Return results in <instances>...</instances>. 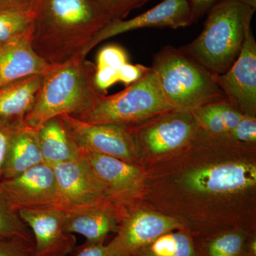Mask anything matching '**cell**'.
<instances>
[{"label":"cell","instance_id":"1","mask_svg":"<svg viewBox=\"0 0 256 256\" xmlns=\"http://www.w3.org/2000/svg\"><path fill=\"white\" fill-rule=\"evenodd\" d=\"M30 42L48 65L86 58L84 50L112 22L99 0H34Z\"/></svg>","mask_w":256,"mask_h":256},{"label":"cell","instance_id":"28","mask_svg":"<svg viewBox=\"0 0 256 256\" xmlns=\"http://www.w3.org/2000/svg\"><path fill=\"white\" fill-rule=\"evenodd\" d=\"M108 12L114 21L124 20L128 15L138 8H142L150 0H99Z\"/></svg>","mask_w":256,"mask_h":256},{"label":"cell","instance_id":"5","mask_svg":"<svg viewBox=\"0 0 256 256\" xmlns=\"http://www.w3.org/2000/svg\"><path fill=\"white\" fill-rule=\"evenodd\" d=\"M176 110L160 87L154 69L122 92L101 96L86 109L74 114L92 124H114L132 127L160 114Z\"/></svg>","mask_w":256,"mask_h":256},{"label":"cell","instance_id":"34","mask_svg":"<svg viewBox=\"0 0 256 256\" xmlns=\"http://www.w3.org/2000/svg\"><path fill=\"white\" fill-rule=\"evenodd\" d=\"M34 0H0V12H30Z\"/></svg>","mask_w":256,"mask_h":256},{"label":"cell","instance_id":"10","mask_svg":"<svg viewBox=\"0 0 256 256\" xmlns=\"http://www.w3.org/2000/svg\"><path fill=\"white\" fill-rule=\"evenodd\" d=\"M226 100L245 116L255 117L256 110V41L248 32L242 50L225 72L214 75Z\"/></svg>","mask_w":256,"mask_h":256},{"label":"cell","instance_id":"15","mask_svg":"<svg viewBox=\"0 0 256 256\" xmlns=\"http://www.w3.org/2000/svg\"><path fill=\"white\" fill-rule=\"evenodd\" d=\"M182 227L178 220L154 212L138 210L120 218L112 240L121 256H131L168 232Z\"/></svg>","mask_w":256,"mask_h":256},{"label":"cell","instance_id":"30","mask_svg":"<svg viewBox=\"0 0 256 256\" xmlns=\"http://www.w3.org/2000/svg\"><path fill=\"white\" fill-rule=\"evenodd\" d=\"M34 244L22 238H0V256H33Z\"/></svg>","mask_w":256,"mask_h":256},{"label":"cell","instance_id":"31","mask_svg":"<svg viewBox=\"0 0 256 256\" xmlns=\"http://www.w3.org/2000/svg\"><path fill=\"white\" fill-rule=\"evenodd\" d=\"M72 254V256H121L112 240L108 245L86 242L82 245L76 247Z\"/></svg>","mask_w":256,"mask_h":256},{"label":"cell","instance_id":"29","mask_svg":"<svg viewBox=\"0 0 256 256\" xmlns=\"http://www.w3.org/2000/svg\"><path fill=\"white\" fill-rule=\"evenodd\" d=\"M226 136L236 142L254 144L256 142V118L244 114L238 124Z\"/></svg>","mask_w":256,"mask_h":256},{"label":"cell","instance_id":"7","mask_svg":"<svg viewBox=\"0 0 256 256\" xmlns=\"http://www.w3.org/2000/svg\"><path fill=\"white\" fill-rule=\"evenodd\" d=\"M60 118L80 149L131 163L137 158V144L129 127L88 124L70 114H62Z\"/></svg>","mask_w":256,"mask_h":256},{"label":"cell","instance_id":"25","mask_svg":"<svg viewBox=\"0 0 256 256\" xmlns=\"http://www.w3.org/2000/svg\"><path fill=\"white\" fill-rule=\"evenodd\" d=\"M242 230H230L218 234L203 245L202 255L198 256H242L246 242Z\"/></svg>","mask_w":256,"mask_h":256},{"label":"cell","instance_id":"21","mask_svg":"<svg viewBox=\"0 0 256 256\" xmlns=\"http://www.w3.org/2000/svg\"><path fill=\"white\" fill-rule=\"evenodd\" d=\"M191 114L198 127L212 136H227L244 116L227 100L200 106Z\"/></svg>","mask_w":256,"mask_h":256},{"label":"cell","instance_id":"11","mask_svg":"<svg viewBox=\"0 0 256 256\" xmlns=\"http://www.w3.org/2000/svg\"><path fill=\"white\" fill-rule=\"evenodd\" d=\"M194 24L188 0H163L146 12L128 20H116L108 24L89 43L84 56L108 38L146 28H184Z\"/></svg>","mask_w":256,"mask_h":256},{"label":"cell","instance_id":"26","mask_svg":"<svg viewBox=\"0 0 256 256\" xmlns=\"http://www.w3.org/2000/svg\"><path fill=\"white\" fill-rule=\"evenodd\" d=\"M32 12H0V44L31 32Z\"/></svg>","mask_w":256,"mask_h":256},{"label":"cell","instance_id":"8","mask_svg":"<svg viewBox=\"0 0 256 256\" xmlns=\"http://www.w3.org/2000/svg\"><path fill=\"white\" fill-rule=\"evenodd\" d=\"M143 127H129L137 146L141 144L154 156L168 154L192 142L198 124L190 112L172 110L153 118Z\"/></svg>","mask_w":256,"mask_h":256},{"label":"cell","instance_id":"18","mask_svg":"<svg viewBox=\"0 0 256 256\" xmlns=\"http://www.w3.org/2000/svg\"><path fill=\"white\" fill-rule=\"evenodd\" d=\"M38 136L44 163L52 168L82 156V150L60 116L42 124L38 128Z\"/></svg>","mask_w":256,"mask_h":256},{"label":"cell","instance_id":"33","mask_svg":"<svg viewBox=\"0 0 256 256\" xmlns=\"http://www.w3.org/2000/svg\"><path fill=\"white\" fill-rule=\"evenodd\" d=\"M222 0H188L194 23H196Z\"/></svg>","mask_w":256,"mask_h":256},{"label":"cell","instance_id":"6","mask_svg":"<svg viewBox=\"0 0 256 256\" xmlns=\"http://www.w3.org/2000/svg\"><path fill=\"white\" fill-rule=\"evenodd\" d=\"M54 170L56 184L55 206L67 214L112 204L105 185L82 154L78 159L56 165Z\"/></svg>","mask_w":256,"mask_h":256},{"label":"cell","instance_id":"24","mask_svg":"<svg viewBox=\"0 0 256 256\" xmlns=\"http://www.w3.org/2000/svg\"><path fill=\"white\" fill-rule=\"evenodd\" d=\"M0 238H22L34 244L33 234L0 188Z\"/></svg>","mask_w":256,"mask_h":256},{"label":"cell","instance_id":"3","mask_svg":"<svg viewBox=\"0 0 256 256\" xmlns=\"http://www.w3.org/2000/svg\"><path fill=\"white\" fill-rule=\"evenodd\" d=\"M95 74L96 64L86 58L50 66L43 75L34 104L24 122L38 128L54 118L74 116L86 109L106 94L98 88Z\"/></svg>","mask_w":256,"mask_h":256},{"label":"cell","instance_id":"36","mask_svg":"<svg viewBox=\"0 0 256 256\" xmlns=\"http://www.w3.org/2000/svg\"><path fill=\"white\" fill-rule=\"evenodd\" d=\"M242 1L256 9V0H242Z\"/></svg>","mask_w":256,"mask_h":256},{"label":"cell","instance_id":"17","mask_svg":"<svg viewBox=\"0 0 256 256\" xmlns=\"http://www.w3.org/2000/svg\"><path fill=\"white\" fill-rule=\"evenodd\" d=\"M120 222L116 206L109 204L77 214H66L65 229L69 233L82 235L88 244H104L109 234L118 233Z\"/></svg>","mask_w":256,"mask_h":256},{"label":"cell","instance_id":"13","mask_svg":"<svg viewBox=\"0 0 256 256\" xmlns=\"http://www.w3.org/2000/svg\"><path fill=\"white\" fill-rule=\"evenodd\" d=\"M0 188L16 210L55 206L54 168L42 163L18 176L0 182Z\"/></svg>","mask_w":256,"mask_h":256},{"label":"cell","instance_id":"4","mask_svg":"<svg viewBox=\"0 0 256 256\" xmlns=\"http://www.w3.org/2000/svg\"><path fill=\"white\" fill-rule=\"evenodd\" d=\"M151 67L165 98L176 110L191 112L200 106L226 100L214 74L181 48L163 47L153 57Z\"/></svg>","mask_w":256,"mask_h":256},{"label":"cell","instance_id":"9","mask_svg":"<svg viewBox=\"0 0 256 256\" xmlns=\"http://www.w3.org/2000/svg\"><path fill=\"white\" fill-rule=\"evenodd\" d=\"M22 220L34 239L33 256H67L76 247V238L65 229L66 213L55 206L21 208Z\"/></svg>","mask_w":256,"mask_h":256},{"label":"cell","instance_id":"2","mask_svg":"<svg viewBox=\"0 0 256 256\" xmlns=\"http://www.w3.org/2000/svg\"><path fill=\"white\" fill-rule=\"evenodd\" d=\"M256 10L242 0H222L208 12L201 34L182 50L210 73H225L238 58Z\"/></svg>","mask_w":256,"mask_h":256},{"label":"cell","instance_id":"23","mask_svg":"<svg viewBox=\"0 0 256 256\" xmlns=\"http://www.w3.org/2000/svg\"><path fill=\"white\" fill-rule=\"evenodd\" d=\"M129 63V56L122 46L110 44L102 47L96 58L95 82L98 88L106 92L107 89L119 82L120 68Z\"/></svg>","mask_w":256,"mask_h":256},{"label":"cell","instance_id":"16","mask_svg":"<svg viewBox=\"0 0 256 256\" xmlns=\"http://www.w3.org/2000/svg\"><path fill=\"white\" fill-rule=\"evenodd\" d=\"M30 32L0 44V88L50 70V66L32 48Z\"/></svg>","mask_w":256,"mask_h":256},{"label":"cell","instance_id":"12","mask_svg":"<svg viewBox=\"0 0 256 256\" xmlns=\"http://www.w3.org/2000/svg\"><path fill=\"white\" fill-rule=\"evenodd\" d=\"M184 183L192 191L207 194H230L254 188L256 166L250 163L224 162L190 172Z\"/></svg>","mask_w":256,"mask_h":256},{"label":"cell","instance_id":"22","mask_svg":"<svg viewBox=\"0 0 256 256\" xmlns=\"http://www.w3.org/2000/svg\"><path fill=\"white\" fill-rule=\"evenodd\" d=\"M131 256H198L196 244L184 230L168 232Z\"/></svg>","mask_w":256,"mask_h":256},{"label":"cell","instance_id":"14","mask_svg":"<svg viewBox=\"0 0 256 256\" xmlns=\"http://www.w3.org/2000/svg\"><path fill=\"white\" fill-rule=\"evenodd\" d=\"M82 152L96 176L105 185L114 206L128 201L140 191L144 175L133 163L85 150Z\"/></svg>","mask_w":256,"mask_h":256},{"label":"cell","instance_id":"35","mask_svg":"<svg viewBox=\"0 0 256 256\" xmlns=\"http://www.w3.org/2000/svg\"><path fill=\"white\" fill-rule=\"evenodd\" d=\"M256 256V242L255 237L246 238L245 246L242 256Z\"/></svg>","mask_w":256,"mask_h":256},{"label":"cell","instance_id":"32","mask_svg":"<svg viewBox=\"0 0 256 256\" xmlns=\"http://www.w3.org/2000/svg\"><path fill=\"white\" fill-rule=\"evenodd\" d=\"M150 67L144 66L142 64H124L119 72V82H122L126 87L142 78L150 70Z\"/></svg>","mask_w":256,"mask_h":256},{"label":"cell","instance_id":"27","mask_svg":"<svg viewBox=\"0 0 256 256\" xmlns=\"http://www.w3.org/2000/svg\"><path fill=\"white\" fill-rule=\"evenodd\" d=\"M23 122L24 119L18 118H0V182L2 180L12 137Z\"/></svg>","mask_w":256,"mask_h":256},{"label":"cell","instance_id":"20","mask_svg":"<svg viewBox=\"0 0 256 256\" xmlns=\"http://www.w3.org/2000/svg\"><path fill=\"white\" fill-rule=\"evenodd\" d=\"M43 75H35L0 88V118L24 119L31 110Z\"/></svg>","mask_w":256,"mask_h":256},{"label":"cell","instance_id":"19","mask_svg":"<svg viewBox=\"0 0 256 256\" xmlns=\"http://www.w3.org/2000/svg\"><path fill=\"white\" fill-rule=\"evenodd\" d=\"M42 163L44 160L38 141V128L23 122L10 141L2 180L15 178Z\"/></svg>","mask_w":256,"mask_h":256}]
</instances>
